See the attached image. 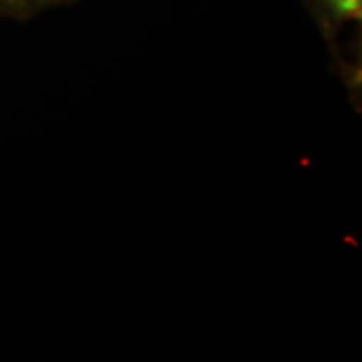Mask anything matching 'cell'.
<instances>
[{"instance_id":"obj_1","label":"cell","mask_w":362,"mask_h":362,"mask_svg":"<svg viewBox=\"0 0 362 362\" xmlns=\"http://www.w3.org/2000/svg\"><path fill=\"white\" fill-rule=\"evenodd\" d=\"M327 4L339 17H351V19L361 17L362 0H327Z\"/></svg>"},{"instance_id":"obj_2","label":"cell","mask_w":362,"mask_h":362,"mask_svg":"<svg viewBox=\"0 0 362 362\" xmlns=\"http://www.w3.org/2000/svg\"><path fill=\"white\" fill-rule=\"evenodd\" d=\"M37 2H44V0H2V4H6L7 7H16V8H24L29 6H34Z\"/></svg>"}]
</instances>
